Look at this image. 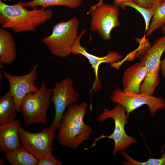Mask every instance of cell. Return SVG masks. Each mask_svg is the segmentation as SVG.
Segmentation results:
<instances>
[{"label":"cell","mask_w":165,"mask_h":165,"mask_svg":"<svg viewBox=\"0 0 165 165\" xmlns=\"http://www.w3.org/2000/svg\"><path fill=\"white\" fill-rule=\"evenodd\" d=\"M53 16L50 9L42 8L28 10L21 2L8 5L0 0V24L2 28H10L18 33L35 31Z\"/></svg>","instance_id":"cell-1"},{"label":"cell","mask_w":165,"mask_h":165,"mask_svg":"<svg viewBox=\"0 0 165 165\" xmlns=\"http://www.w3.org/2000/svg\"><path fill=\"white\" fill-rule=\"evenodd\" d=\"M88 106L85 101L74 104L64 113L57 134L59 143L62 147L76 150L83 142L89 139L93 129L84 121Z\"/></svg>","instance_id":"cell-2"},{"label":"cell","mask_w":165,"mask_h":165,"mask_svg":"<svg viewBox=\"0 0 165 165\" xmlns=\"http://www.w3.org/2000/svg\"><path fill=\"white\" fill-rule=\"evenodd\" d=\"M79 22L73 17L68 20L55 24L52 32L42 41L53 55L65 58L72 54L73 47L78 38Z\"/></svg>","instance_id":"cell-3"},{"label":"cell","mask_w":165,"mask_h":165,"mask_svg":"<svg viewBox=\"0 0 165 165\" xmlns=\"http://www.w3.org/2000/svg\"><path fill=\"white\" fill-rule=\"evenodd\" d=\"M137 51V56L146 68L147 74L141 85L139 93L153 95L160 80L161 58L165 51V36L157 38L151 46L148 45Z\"/></svg>","instance_id":"cell-4"},{"label":"cell","mask_w":165,"mask_h":165,"mask_svg":"<svg viewBox=\"0 0 165 165\" xmlns=\"http://www.w3.org/2000/svg\"><path fill=\"white\" fill-rule=\"evenodd\" d=\"M52 89L42 81L38 90L27 94L23 99L20 112L26 125L39 123L47 124L46 113L51 102Z\"/></svg>","instance_id":"cell-5"},{"label":"cell","mask_w":165,"mask_h":165,"mask_svg":"<svg viewBox=\"0 0 165 165\" xmlns=\"http://www.w3.org/2000/svg\"><path fill=\"white\" fill-rule=\"evenodd\" d=\"M128 118L125 109L119 104H116L115 107L112 109L104 108L103 112L98 116L97 120L102 122L107 119H112L115 123L114 130L109 136L101 134L94 140V143L90 147L85 148L84 149L87 150L94 147L97 142L100 139L109 138L114 141V145L113 154L116 155L127 149L132 144L137 143V140L128 135L125 131V127L128 123Z\"/></svg>","instance_id":"cell-6"},{"label":"cell","mask_w":165,"mask_h":165,"mask_svg":"<svg viewBox=\"0 0 165 165\" xmlns=\"http://www.w3.org/2000/svg\"><path fill=\"white\" fill-rule=\"evenodd\" d=\"M87 13L91 17V31L97 32L105 40H109L112 30L120 26L119 9L115 5L98 2L90 7Z\"/></svg>","instance_id":"cell-7"},{"label":"cell","mask_w":165,"mask_h":165,"mask_svg":"<svg viewBox=\"0 0 165 165\" xmlns=\"http://www.w3.org/2000/svg\"><path fill=\"white\" fill-rule=\"evenodd\" d=\"M110 99L112 103L125 108L128 117L131 112L144 105H148L152 116H154L158 110L165 109V100L162 97L125 92L118 88L113 90Z\"/></svg>","instance_id":"cell-8"},{"label":"cell","mask_w":165,"mask_h":165,"mask_svg":"<svg viewBox=\"0 0 165 165\" xmlns=\"http://www.w3.org/2000/svg\"><path fill=\"white\" fill-rule=\"evenodd\" d=\"M52 90L51 101L54 105L55 114L51 126L57 131L59 128L66 108L76 103L79 94L74 89L73 80L70 77L56 82Z\"/></svg>","instance_id":"cell-9"},{"label":"cell","mask_w":165,"mask_h":165,"mask_svg":"<svg viewBox=\"0 0 165 165\" xmlns=\"http://www.w3.org/2000/svg\"><path fill=\"white\" fill-rule=\"evenodd\" d=\"M56 131L50 126L40 132L32 133L20 126L19 135L21 145L39 160L48 152L53 149Z\"/></svg>","instance_id":"cell-10"},{"label":"cell","mask_w":165,"mask_h":165,"mask_svg":"<svg viewBox=\"0 0 165 165\" xmlns=\"http://www.w3.org/2000/svg\"><path fill=\"white\" fill-rule=\"evenodd\" d=\"M38 65H35L28 73L20 76L13 75L4 72L5 78L8 81L9 89L8 92L15 101L17 112H20L21 101L27 94L35 92L38 89L36 85L38 77Z\"/></svg>","instance_id":"cell-11"},{"label":"cell","mask_w":165,"mask_h":165,"mask_svg":"<svg viewBox=\"0 0 165 165\" xmlns=\"http://www.w3.org/2000/svg\"><path fill=\"white\" fill-rule=\"evenodd\" d=\"M86 32L85 29H82L73 47L72 54H81L88 59L94 69L95 75L94 81L92 85L91 91L97 92L101 91L102 89L101 83L98 75V68L101 64L107 63L111 64L117 62L121 60L122 56L116 51L109 52L106 55L102 57H97L88 53L80 43V39Z\"/></svg>","instance_id":"cell-12"},{"label":"cell","mask_w":165,"mask_h":165,"mask_svg":"<svg viewBox=\"0 0 165 165\" xmlns=\"http://www.w3.org/2000/svg\"><path fill=\"white\" fill-rule=\"evenodd\" d=\"M147 74L145 65L140 61L130 66L125 70L122 77L123 90L125 92L139 93L141 84Z\"/></svg>","instance_id":"cell-13"},{"label":"cell","mask_w":165,"mask_h":165,"mask_svg":"<svg viewBox=\"0 0 165 165\" xmlns=\"http://www.w3.org/2000/svg\"><path fill=\"white\" fill-rule=\"evenodd\" d=\"M20 122L15 119L8 123L0 126V152L2 153L14 150L21 145L19 129Z\"/></svg>","instance_id":"cell-14"},{"label":"cell","mask_w":165,"mask_h":165,"mask_svg":"<svg viewBox=\"0 0 165 165\" xmlns=\"http://www.w3.org/2000/svg\"><path fill=\"white\" fill-rule=\"evenodd\" d=\"M16 57L15 44L9 31L4 28H0V62L1 64H9Z\"/></svg>","instance_id":"cell-15"},{"label":"cell","mask_w":165,"mask_h":165,"mask_svg":"<svg viewBox=\"0 0 165 165\" xmlns=\"http://www.w3.org/2000/svg\"><path fill=\"white\" fill-rule=\"evenodd\" d=\"M17 112L14 99L7 92L0 99V126L15 120Z\"/></svg>","instance_id":"cell-16"},{"label":"cell","mask_w":165,"mask_h":165,"mask_svg":"<svg viewBox=\"0 0 165 165\" xmlns=\"http://www.w3.org/2000/svg\"><path fill=\"white\" fill-rule=\"evenodd\" d=\"M8 162L12 165H38L39 160L22 145L16 150L5 153Z\"/></svg>","instance_id":"cell-17"},{"label":"cell","mask_w":165,"mask_h":165,"mask_svg":"<svg viewBox=\"0 0 165 165\" xmlns=\"http://www.w3.org/2000/svg\"><path fill=\"white\" fill-rule=\"evenodd\" d=\"M85 0H33L28 2H21L25 7L34 8L41 6L46 8L54 6H62L74 9L79 6Z\"/></svg>","instance_id":"cell-18"},{"label":"cell","mask_w":165,"mask_h":165,"mask_svg":"<svg viewBox=\"0 0 165 165\" xmlns=\"http://www.w3.org/2000/svg\"><path fill=\"white\" fill-rule=\"evenodd\" d=\"M155 10L152 22L146 33L145 36L150 35L156 30L165 25V3L158 1L153 6Z\"/></svg>","instance_id":"cell-19"},{"label":"cell","mask_w":165,"mask_h":165,"mask_svg":"<svg viewBox=\"0 0 165 165\" xmlns=\"http://www.w3.org/2000/svg\"><path fill=\"white\" fill-rule=\"evenodd\" d=\"M117 6H119L123 9H125V6L130 7L140 12L143 16L145 21V33H146L149 28L150 22L154 13L155 9L153 6L151 8H145L140 6L133 1L123 2L119 4Z\"/></svg>","instance_id":"cell-20"},{"label":"cell","mask_w":165,"mask_h":165,"mask_svg":"<svg viewBox=\"0 0 165 165\" xmlns=\"http://www.w3.org/2000/svg\"><path fill=\"white\" fill-rule=\"evenodd\" d=\"M127 162L123 163L124 165H165V153L163 151L160 158H151L144 162H141L132 158L124 151L120 152Z\"/></svg>","instance_id":"cell-21"},{"label":"cell","mask_w":165,"mask_h":165,"mask_svg":"<svg viewBox=\"0 0 165 165\" xmlns=\"http://www.w3.org/2000/svg\"><path fill=\"white\" fill-rule=\"evenodd\" d=\"M52 151L47 153L39 160L38 165H61L62 163L52 154Z\"/></svg>","instance_id":"cell-22"},{"label":"cell","mask_w":165,"mask_h":165,"mask_svg":"<svg viewBox=\"0 0 165 165\" xmlns=\"http://www.w3.org/2000/svg\"><path fill=\"white\" fill-rule=\"evenodd\" d=\"M159 0H135L134 2L140 6L147 8H151Z\"/></svg>","instance_id":"cell-23"},{"label":"cell","mask_w":165,"mask_h":165,"mask_svg":"<svg viewBox=\"0 0 165 165\" xmlns=\"http://www.w3.org/2000/svg\"><path fill=\"white\" fill-rule=\"evenodd\" d=\"M160 69L163 76L165 78V57L164 59L161 61Z\"/></svg>","instance_id":"cell-24"},{"label":"cell","mask_w":165,"mask_h":165,"mask_svg":"<svg viewBox=\"0 0 165 165\" xmlns=\"http://www.w3.org/2000/svg\"><path fill=\"white\" fill-rule=\"evenodd\" d=\"M98 1V2H103L104 0H97ZM130 1H135V0H114V5L117 6L119 4H121L123 2H130Z\"/></svg>","instance_id":"cell-25"},{"label":"cell","mask_w":165,"mask_h":165,"mask_svg":"<svg viewBox=\"0 0 165 165\" xmlns=\"http://www.w3.org/2000/svg\"><path fill=\"white\" fill-rule=\"evenodd\" d=\"M162 34L165 36V25L162 27Z\"/></svg>","instance_id":"cell-26"},{"label":"cell","mask_w":165,"mask_h":165,"mask_svg":"<svg viewBox=\"0 0 165 165\" xmlns=\"http://www.w3.org/2000/svg\"><path fill=\"white\" fill-rule=\"evenodd\" d=\"M5 162L1 158H0V165H5Z\"/></svg>","instance_id":"cell-27"},{"label":"cell","mask_w":165,"mask_h":165,"mask_svg":"<svg viewBox=\"0 0 165 165\" xmlns=\"http://www.w3.org/2000/svg\"><path fill=\"white\" fill-rule=\"evenodd\" d=\"M159 2L160 3H165V0H159Z\"/></svg>","instance_id":"cell-28"}]
</instances>
